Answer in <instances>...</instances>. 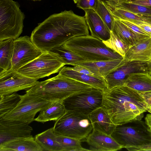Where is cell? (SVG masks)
<instances>
[{
	"label": "cell",
	"mask_w": 151,
	"mask_h": 151,
	"mask_svg": "<svg viewBox=\"0 0 151 151\" xmlns=\"http://www.w3.org/2000/svg\"><path fill=\"white\" fill-rule=\"evenodd\" d=\"M89 35L84 17L72 10H65L50 16L32 31L31 38L43 52L63 45L76 36Z\"/></svg>",
	"instance_id": "6da1fadb"
},
{
	"label": "cell",
	"mask_w": 151,
	"mask_h": 151,
	"mask_svg": "<svg viewBox=\"0 0 151 151\" xmlns=\"http://www.w3.org/2000/svg\"><path fill=\"white\" fill-rule=\"evenodd\" d=\"M101 107L117 125L141 120L147 111L146 104L139 93L125 85L103 91Z\"/></svg>",
	"instance_id": "7a4b0ae2"
},
{
	"label": "cell",
	"mask_w": 151,
	"mask_h": 151,
	"mask_svg": "<svg viewBox=\"0 0 151 151\" xmlns=\"http://www.w3.org/2000/svg\"><path fill=\"white\" fill-rule=\"evenodd\" d=\"M92 87L58 73L52 78L38 81L26 92L36 94L48 101H63L72 95Z\"/></svg>",
	"instance_id": "3957f363"
},
{
	"label": "cell",
	"mask_w": 151,
	"mask_h": 151,
	"mask_svg": "<svg viewBox=\"0 0 151 151\" xmlns=\"http://www.w3.org/2000/svg\"><path fill=\"white\" fill-rule=\"evenodd\" d=\"M62 46L83 57L86 62L122 60L124 58L103 41L89 35L74 37Z\"/></svg>",
	"instance_id": "277c9868"
},
{
	"label": "cell",
	"mask_w": 151,
	"mask_h": 151,
	"mask_svg": "<svg viewBox=\"0 0 151 151\" xmlns=\"http://www.w3.org/2000/svg\"><path fill=\"white\" fill-rule=\"evenodd\" d=\"M55 134L85 141L93 128L88 115L66 111L55 121L53 127Z\"/></svg>",
	"instance_id": "5b68a950"
},
{
	"label": "cell",
	"mask_w": 151,
	"mask_h": 151,
	"mask_svg": "<svg viewBox=\"0 0 151 151\" xmlns=\"http://www.w3.org/2000/svg\"><path fill=\"white\" fill-rule=\"evenodd\" d=\"M17 2L0 0V41L14 40L22 33L25 15Z\"/></svg>",
	"instance_id": "8992f818"
},
{
	"label": "cell",
	"mask_w": 151,
	"mask_h": 151,
	"mask_svg": "<svg viewBox=\"0 0 151 151\" xmlns=\"http://www.w3.org/2000/svg\"><path fill=\"white\" fill-rule=\"evenodd\" d=\"M111 136L123 148L151 143V129L141 120L117 125Z\"/></svg>",
	"instance_id": "52a82bcc"
},
{
	"label": "cell",
	"mask_w": 151,
	"mask_h": 151,
	"mask_svg": "<svg viewBox=\"0 0 151 151\" xmlns=\"http://www.w3.org/2000/svg\"><path fill=\"white\" fill-rule=\"evenodd\" d=\"M65 65L57 54L50 51H46L16 71L37 80L58 73Z\"/></svg>",
	"instance_id": "ba28073f"
},
{
	"label": "cell",
	"mask_w": 151,
	"mask_h": 151,
	"mask_svg": "<svg viewBox=\"0 0 151 151\" xmlns=\"http://www.w3.org/2000/svg\"><path fill=\"white\" fill-rule=\"evenodd\" d=\"M51 102L36 94L26 92L25 94L21 95V100L16 107L0 119L18 121L29 124L34 121L37 113Z\"/></svg>",
	"instance_id": "9c48e42d"
},
{
	"label": "cell",
	"mask_w": 151,
	"mask_h": 151,
	"mask_svg": "<svg viewBox=\"0 0 151 151\" xmlns=\"http://www.w3.org/2000/svg\"><path fill=\"white\" fill-rule=\"evenodd\" d=\"M103 91L92 87L76 93L64 99L63 103L66 111L88 115L101 107Z\"/></svg>",
	"instance_id": "30bf717a"
},
{
	"label": "cell",
	"mask_w": 151,
	"mask_h": 151,
	"mask_svg": "<svg viewBox=\"0 0 151 151\" xmlns=\"http://www.w3.org/2000/svg\"><path fill=\"white\" fill-rule=\"evenodd\" d=\"M42 52L27 36L19 37L14 40L11 69L16 71L38 57Z\"/></svg>",
	"instance_id": "8fae6325"
},
{
	"label": "cell",
	"mask_w": 151,
	"mask_h": 151,
	"mask_svg": "<svg viewBox=\"0 0 151 151\" xmlns=\"http://www.w3.org/2000/svg\"><path fill=\"white\" fill-rule=\"evenodd\" d=\"M149 61H128L122 65L113 70L104 77L107 89L124 86L129 75L137 73H149Z\"/></svg>",
	"instance_id": "7c38bea8"
},
{
	"label": "cell",
	"mask_w": 151,
	"mask_h": 151,
	"mask_svg": "<svg viewBox=\"0 0 151 151\" xmlns=\"http://www.w3.org/2000/svg\"><path fill=\"white\" fill-rule=\"evenodd\" d=\"M38 82L11 69L0 74V96L27 90Z\"/></svg>",
	"instance_id": "4fadbf2b"
},
{
	"label": "cell",
	"mask_w": 151,
	"mask_h": 151,
	"mask_svg": "<svg viewBox=\"0 0 151 151\" xmlns=\"http://www.w3.org/2000/svg\"><path fill=\"white\" fill-rule=\"evenodd\" d=\"M32 128L29 124L18 121L0 119V144L31 136Z\"/></svg>",
	"instance_id": "5bb4252c"
},
{
	"label": "cell",
	"mask_w": 151,
	"mask_h": 151,
	"mask_svg": "<svg viewBox=\"0 0 151 151\" xmlns=\"http://www.w3.org/2000/svg\"><path fill=\"white\" fill-rule=\"evenodd\" d=\"M91 151H115L123 148L111 136L93 129L85 141Z\"/></svg>",
	"instance_id": "9a60e30c"
},
{
	"label": "cell",
	"mask_w": 151,
	"mask_h": 151,
	"mask_svg": "<svg viewBox=\"0 0 151 151\" xmlns=\"http://www.w3.org/2000/svg\"><path fill=\"white\" fill-rule=\"evenodd\" d=\"M84 11L85 20L91 35L102 41L109 40L111 31L96 11L90 8Z\"/></svg>",
	"instance_id": "2e32d148"
},
{
	"label": "cell",
	"mask_w": 151,
	"mask_h": 151,
	"mask_svg": "<svg viewBox=\"0 0 151 151\" xmlns=\"http://www.w3.org/2000/svg\"><path fill=\"white\" fill-rule=\"evenodd\" d=\"M59 74L90 85L92 87L104 91L107 89L106 83L104 77L93 76L79 73L72 67L65 66L59 71Z\"/></svg>",
	"instance_id": "e0dca14e"
},
{
	"label": "cell",
	"mask_w": 151,
	"mask_h": 151,
	"mask_svg": "<svg viewBox=\"0 0 151 151\" xmlns=\"http://www.w3.org/2000/svg\"><path fill=\"white\" fill-rule=\"evenodd\" d=\"M88 116L93 129L109 135L111 136L117 126L113 123L102 107L93 111Z\"/></svg>",
	"instance_id": "ac0fdd59"
},
{
	"label": "cell",
	"mask_w": 151,
	"mask_h": 151,
	"mask_svg": "<svg viewBox=\"0 0 151 151\" xmlns=\"http://www.w3.org/2000/svg\"><path fill=\"white\" fill-rule=\"evenodd\" d=\"M124 57L129 61L151 60V37L145 38L130 47Z\"/></svg>",
	"instance_id": "d6986e66"
},
{
	"label": "cell",
	"mask_w": 151,
	"mask_h": 151,
	"mask_svg": "<svg viewBox=\"0 0 151 151\" xmlns=\"http://www.w3.org/2000/svg\"><path fill=\"white\" fill-rule=\"evenodd\" d=\"M0 151H44L32 135L0 144Z\"/></svg>",
	"instance_id": "ffe728a7"
},
{
	"label": "cell",
	"mask_w": 151,
	"mask_h": 151,
	"mask_svg": "<svg viewBox=\"0 0 151 151\" xmlns=\"http://www.w3.org/2000/svg\"><path fill=\"white\" fill-rule=\"evenodd\" d=\"M128 61L124 57L122 60L85 62L77 65L85 66L95 75L104 78L110 72L122 65Z\"/></svg>",
	"instance_id": "44dd1931"
},
{
	"label": "cell",
	"mask_w": 151,
	"mask_h": 151,
	"mask_svg": "<svg viewBox=\"0 0 151 151\" xmlns=\"http://www.w3.org/2000/svg\"><path fill=\"white\" fill-rule=\"evenodd\" d=\"M138 93L151 91V76L148 73L131 74L127 77L124 85Z\"/></svg>",
	"instance_id": "7402d4cb"
},
{
	"label": "cell",
	"mask_w": 151,
	"mask_h": 151,
	"mask_svg": "<svg viewBox=\"0 0 151 151\" xmlns=\"http://www.w3.org/2000/svg\"><path fill=\"white\" fill-rule=\"evenodd\" d=\"M62 101L51 102L40 111L38 116L34 121L44 123L50 121H56L66 111Z\"/></svg>",
	"instance_id": "603a6c76"
},
{
	"label": "cell",
	"mask_w": 151,
	"mask_h": 151,
	"mask_svg": "<svg viewBox=\"0 0 151 151\" xmlns=\"http://www.w3.org/2000/svg\"><path fill=\"white\" fill-rule=\"evenodd\" d=\"M56 136L52 127L37 134L35 138L44 151H64L62 147L56 140Z\"/></svg>",
	"instance_id": "cb8c5ba5"
},
{
	"label": "cell",
	"mask_w": 151,
	"mask_h": 151,
	"mask_svg": "<svg viewBox=\"0 0 151 151\" xmlns=\"http://www.w3.org/2000/svg\"><path fill=\"white\" fill-rule=\"evenodd\" d=\"M112 31L129 47L141 40L146 38L134 33L119 20L115 18Z\"/></svg>",
	"instance_id": "d4e9b609"
},
{
	"label": "cell",
	"mask_w": 151,
	"mask_h": 151,
	"mask_svg": "<svg viewBox=\"0 0 151 151\" xmlns=\"http://www.w3.org/2000/svg\"><path fill=\"white\" fill-rule=\"evenodd\" d=\"M14 40L0 41V74L11 69Z\"/></svg>",
	"instance_id": "484cf974"
},
{
	"label": "cell",
	"mask_w": 151,
	"mask_h": 151,
	"mask_svg": "<svg viewBox=\"0 0 151 151\" xmlns=\"http://www.w3.org/2000/svg\"><path fill=\"white\" fill-rule=\"evenodd\" d=\"M50 51L57 54L65 65H70L73 66L86 61L84 58L66 50L62 45L54 48Z\"/></svg>",
	"instance_id": "4316f807"
},
{
	"label": "cell",
	"mask_w": 151,
	"mask_h": 151,
	"mask_svg": "<svg viewBox=\"0 0 151 151\" xmlns=\"http://www.w3.org/2000/svg\"><path fill=\"white\" fill-rule=\"evenodd\" d=\"M21 99V95L16 92L10 95L0 96V118L14 109Z\"/></svg>",
	"instance_id": "83f0119b"
},
{
	"label": "cell",
	"mask_w": 151,
	"mask_h": 151,
	"mask_svg": "<svg viewBox=\"0 0 151 151\" xmlns=\"http://www.w3.org/2000/svg\"><path fill=\"white\" fill-rule=\"evenodd\" d=\"M94 10L110 31H112L115 18L106 3L102 0H99Z\"/></svg>",
	"instance_id": "f1b7e54d"
},
{
	"label": "cell",
	"mask_w": 151,
	"mask_h": 151,
	"mask_svg": "<svg viewBox=\"0 0 151 151\" xmlns=\"http://www.w3.org/2000/svg\"><path fill=\"white\" fill-rule=\"evenodd\" d=\"M56 140L63 149L64 151H90L83 147L79 140L57 134Z\"/></svg>",
	"instance_id": "f546056e"
},
{
	"label": "cell",
	"mask_w": 151,
	"mask_h": 151,
	"mask_svg": "<svg viewBox=\"0 0 151 151\" xmlns=\"http://www.w3.org/2000/svg\"><path fill=\"white\" fill-rule=\"evenodd\" d=\"M103 42L108 47L124 57L129 48L112 31L111 32L110 38Z\"/></svg>",
	"instance_id": "4dcf8cb0"
},
{
	"label": "cell",
	"mask_w": 151,
	"mask_h": 151,
	"mask_svg": "<svg viewBox=\"0 0 151 151\" xmlns=\"http://www.w3.org/2000/svg\"><path fill=\"white\" fill-rule=\"evenodd\" d=\"M108 7L111 13L115 19L129 21H143L142 17L138 14L120 8L109 6Z\"/></svg>",
	"instance_id": "1f68e13d"
},
{
	"label": "cell",
	"mask_w": 151,
	"mask_h": 151,
	"mask_svg": "<svg viewBox=\"0 0 151 151\" xmlns=\"http://www.w3.org/2000/svg\"><path fill=\"white\" fill-rule=\"evenodd\" d=\"M112 7L122 9L138 15H151V7L142 6L124 1L115 6Z\"/></svg>",
	"instance_id": "d6a6232c"
},
{
	"label": "cell",
	"mask_w": 151,
	"mask_h": 151,
	"mask_svg": "<svg viewBox=\"0 0 151 151\" xmlns=\"http://www.w3.org/2000/svg\"><path fill=\"white\" fill-rule=\"evenodd\" d=\"M119 20L136 34L144 37H150L149 35L146 32L131 22L126 20Z\"/></svg>",
	"instance_id": "836d02e7"
},
{
	"label": "cell",
	"mask_w": 151,
	"mask_h": 151,
	"mask_svg": "<svg viewBox=\"0 0 151 151\" xmlns=\"http://www.w3.org/2000/svg\"><path fill=\"white\" fill-rule=\"evenodd\" d=\"M73 66V67H72V69L79 73L90 76H98L93 73L89 69L83 66L77 65Z\"/></svg>",
	"instance_id": "e575fe53"
},
{
	"label": "cell",
	"mask_w": 151,
	"mask_h": 151,
	"mask_svg": "<svg viewBox=\"0 0 151 151\" xmlns=\"http://www.w3.org/2000/svg\"><path fill=\"white\" fill-rule=\"evenodd\" d=\"M139 93L145 101L147 111L151 114V91Z\"/></svg>",
	"instance_id": "d590c367"
},
{
	"label": "cell",
	"mask_w": 151,
	"mask_h": 151,
	"mask_svg": "<svg viewBox=\"0 0 151 151\" xmlns=\"http://www.w3.org/2000/svg\"><path fill=\"white\" fill-rule=\"evenodd\" d=\"M147 33L151 37V26L144 21H129Z\"/></svg>",
	"instance_id": "8d00e7d4"
},
{
	"label": "cell",
	"mask_w": 151,
	"mask_h": 151,
	"mask_svg": "<svg viewBox=\"0 0 151 151\" xmlns=\"http://www.w3.org/2000/svg\"><path fill=\"white\" fill-rule=\"evenodd\" d=\"M130 151H151V143L141 145L131 146L126 148Z\"/></svg>",
	"instance_id": "74e56055"
},
{
	"label": "cell",
	"mask_w": 151,
	"mask_h": 151,
	"mask_svg": "<svg viewBox=\"0 0 151 151\" xmlns=\"http://www.w3.org/2000/svg\"><path fill=\"white\" fill-rule=\"evenodd\" d=\"M124 1L142 6L151 7V0H125Z\"/></svg>",
	"instance_id": "f35d334b"
},
{
	"label": "cell",
	"mask_w": 151,
	"mask_h": 151,
	"mask_svg": "<svg viewBox=\"0 0 151 151\" xmlns=\"http://www.w3.org/2000/svg\"><path fill=\"white\" fill-rule=\"evenodd\" d=\"M77 6L84 10L90 8L89 0H79L77 3Z\"/></svg>",
	"instance_id": "ab89813d"
},
{
	"label": "cell",
	"mask_w": 151,
	"mask_h": 151,
	"mask_svg": "<svg viewBox=\"0 0 151 151\" xmlns=\"http://www.w3.org/2000/svg\"><path fill=\"white\" fill-rule=\"evenodd\" d=\"M139 15L142 17L144 22L151 26V15Z\"/></svg>",
	"instance_id": "60d3db41"
},
{
	"label": "cell",
	"mask_w": 151,
	"mask_h": 151,
	"mask_svg": "<svg viewBox=\"0 0 151 151\" xmlns=\"http://www.w3.org/2000/svg\"><path fill=\"white\" fill-rule=\"evenodd\" d=\"M145 122L151 129V114H147L145 118Z\"/></svg>",
	"instance_id": "b9f144b4"
},
{
	"label": "cell",
	"mask_w": 151,
	"mask_h": 151,
	"mask_svg": "<svg viewBox=\"0 0 151 151\" xmlns=\"http://www.w3.org/2000/svg\"><path fill=\"white\" fill-rule=\"evenodd\" d=\"M99 1V0H89L90 8L95 9Z\"/></svg>",
	"instance_id": "7bdbcfd3"
},
{
	"label": "cell",
	"mask_w": 151,
	"mask_h": 151,
	"mask_svg": "<svg viewBox=\"0 0 151 151\" xmlns=\"http://www.w3.org/2000/svg\"><path fill=\"white\" fill-rule=\"evenodd\" d=\"M148 68L149 73L151 76V60L148 62Z\"/></svg>",
	"instance_id": "ee69618b"
},
{
	"label": "cell",
	"mask_w": 151,
	"mask_h": 151,
	"mask_svg": "<svg viewBox=\"0 0 151 151\" xmlns=\"http://www.w3.org/2000/svg\"><path fill=\"white\" fill-rule=\"evenodd\" d=\"M114 0L115 2V3H116V6H115L118 4L121 3V2H122L123 1H124L125 0ZM115 6H114V7H115Z\"/></svg>",
	"instance_id": "f6af8a7d"
},
{
	"label": "cell",
	"mask_w": 151,
	"mask_h": 151,
	"mask_svg": "<svg viewBox=\"0 0 151 151\" xmlns=\"http://www.w3.org/2000/svg\"><path fill=\"white\" fill-rule=\"evenodd\" d=\"M75 3H77L79 0H73Z\"/></svg>",
	"instance_id": "bcb514c9"
},
{
	"label": "cell",
	"mask_w": 151,
	"mask_h": 151,
	"mask_svg": "<svg viewBox=\"0 0 151 151\" xmlns=\"http://www.w3.org/2000/svg\"><path fill=\"white\" fill-rule=\"evenodd\" d=\"M31 0V1H41V0Z\"/></svg>",
	"instance_id": "7dc6e473"
}]
</instances>
